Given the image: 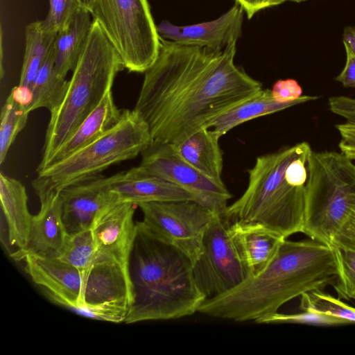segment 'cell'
Masks as SVG:
<instances>
[{"mask_svg": "<svg viewBox=\"0 0 355 355\" xmlns=\"http://www.w3.org/2000/svg\"><path fill=\"white\" fill-rule=\"evenodd\" d=\"M62 218L67 235L92 229L98 214L117 203L97 175L60 191Z\"/></svg>", "mask_w": 355, "mask_h": 355, "instance_id": "9a60e30c", "label": "cell"}, {"mask_svg": "<svg viewBox=\"0 0 355 355\" xmlns=\"http://www.w3.org/2000/svg\"><path fill=\"white\" fill-rule=\"evenodd\" d=\"M80 7L91 12L94 0H77Z\"/></svg>", "mask_w": 355, "mask_h": 355, "instance_id": "f35d334b", "label": "cell"}, {"mask_svg": "<svg viewBox=\"0 0 355 355\" xmlns=\"http://www.w3.org/2000/svg\"><path fill=\"white\" fill-rule=\"evenodd\" d=\"M243 10L236 3L218 18L189 26H177L167 20L157 25L161 38L192 46L218 51L241 36Z\"/></svg>", "mask_w": 355, "mask_h": 355, "instance_id": "7c38bea8", "label": "cell"}, {"mask_svg": "<svg viewBox=\"0 0 355 355\" xmlns=\"http://www.w3.org/2000/svg\"><path fill=\"white\" fill-rule=\"evenodd\" d=\"M318 98L317 96L305 95L293 101L280 103L272 98L270 89H262L254 96L216 117L210 123L209 128H213L222 137L234 127L251 119Z\"/></svg>", "mask_w": 355, "mask_h": 355, "instance_id": "7402d4cb", "label": "cell"}, {"mask_svg": "<svg viewBox=\"0 0 355 355\" xmlns=\"http://www.w3.org/2000/svg\"><path fill=\"white\" fill-rule=\"evenodd\" d=\"M105 188L116 202H165L194 200L197 197L189 191L159 178L138 172L135 167L112 176L103 178Z\"/></svg>", "mask_w": 355, "mask_h": 355, "instance_id": "2e32d148", "label": "cell"}, {"mask_svg": "<svg viewBox=\"0 0 355 355\" xmlns=\"http://www.w3.org/2000/svg\"><path fill=\"white\" fill-rule=\"evenodd\" d=\"M338 277L334 246L311 239H285L261 272L225 293L206 299L198 312L236 322H255L278 312L284 304L306 292L333 286Z\"/></svg>", "mask_w": 355, "mask_h": 355, "instance_id": "7a4b0ae2", "label": "cell"}, {"mask_svg": "<svg viewBox=\"0 0 355 355\" xmlns=\"http://www.w3.org/2000/svg\"><path fill=\"white\" fill-rule=\"evenodd\" d=\"M96 253L92 230L89 229L67 235L58 258L79 271L83 283L94 263Z\"/></svg>", "mask_w": 355, "mask_h": 355, "instance_id": "4316f807", "label": "cell"}, {"mask_svg": "<svg viewBox=\"0 0 355 355\" xmlns=\"http://www.w3.org/2000/svg\"><path fill=\"white\" fill-rule=\"evenodd\" d=\"M89 10L80 7L63 29L58 32L53 44L54 67L56 72L66 78L78 62L92 21Z\"/></svg>", "mask_w": 355, "mask_h": 355, "instance_id": "603a6c76", "label": "cell"}, {"mask_svg": "<svg viewBox=\"0 0 355 355\" xmlns=\"http://www.w3.org/2000/svg\"><path fill=\"white\" fill-rule=\"evenodd\" d=\"M236 41L215 51L160 37L134 108L148 126L151 144L180 143L263 89L236 65Z\"/></svg>", "mask_w": 355, "mask_h": 355, "instance_id": "6da1fadb", "label": "cell"}, {"mask_svg": "<svg viewBox=\"0 0 355 355\" xmlns=\"http://www.w3.org/2000/svg\"><path fill=\"white\" fill-rule=\"evenodd\" d=\"M300 309L340 318L355 323V308L349 306L340 300L322 290H313L300 295Z\"/></svg>", "mask_w": 355, "mask_h": 355, "instance_id": "83f0119b", "label": "cell"}, {"mask_svg": "<svg viewBox=\"0 0 355 355\" xmlns=\"http://www.w3.org/2000/svg\"><path fill=\"white\" fill-rule=\"evenodd\" d=\"M150 144L147 123L135 110H124L119 123L101 137L37 171L33 187L40 200L97 176L113 164L134 159Z\"/></svg>", "mask_w": 355, "mask_h": 355, "instance_id": "8992f818", "label": "cell"}, {"mask_svg": "<svg viewBox=\"0 0 355 355\" xmlns=\"http://www.w3.org/2000/svg\"><path fill=\"white\" fill-rule=\"evenodd\" d=\"M220 137L214 129L203 128L174 146L180 155L201 173L215 182L223 183Z\"/></svg>", "mask_w": 355, "mask_h": 355, "instance_id": "44dd1931", "label": "cell"}, {"mask_svg": "<svg viewBox=\"0 0 355 355\" xmlns=\"http://www.w3.org/2000/svg\"><path fill=\"white\" fill-rule=\"evenodd\" d=\"M49 10L42 29L47 33L57 34L69 23L77 10L80 8L77 0H49Z\"/></svg>", "mask_w": 355, "mask_h": 355, "instance_id": "4dcf8cb0", "label": "cell"}, {"mask_svg": "<svg viewBox=\"0 0 355 355\" xmlns=\"http://www.w3.org/2000/svg\"><path fill=\"white\" fill-rule=\"evenodd\" d=\"M338 277L333 285L340 298L355 300V251L335 247Z\"/></svg>", "mask_w": 355, "mask_h": 355, "instance_id": "f1b7e54d", "label": "cell"}, {"mask_svg": "<svg viewBox=\"0 0 355 355\" xmlns=\"http://www.w3.org/2000/svg\"><path fill=\"white\" fill-rule=\"evenodd\" d=\"M232 221L225 212H214L202 240L201 253L193 263L196 282L206 299L225 293L248 277L229 235Z\"/></svg>", "mask_w": 355, "mask_h": 355, "instance_id": "9c48e42d", "label": "cell"}, {"mask_svg": "<svg viewBox=\"0 0 355 355\" xmlns=\"http://www.w3.org/2000/svg\"><path fill=\"white\" fill-rule=\"evenodd\" d=\"M349 158L351 159L352 160H355V155H352V156L349 157Z\"/></svg>", "mask_w": 355, "mask_h": 355, "instance_id": "60d3db41", "label": "cell"}, {"mask_svg": "<svg viewBox=\"0 0 355 355\" xmlns=\"http://www.w3.org/2000/svg\"><path fill=\"white\" fill-rule=\"evenodd\" d=\"M329 110L342 116L346 122L355 124V98L345 96H331L328 101Z\"/></svg>", "mask_w": 355, "mask_h": 355, "instance_id": "836d02e7", "label": "cell"}, {"mask_svg": "<svg viewBox=\"0 0 355 355\" xmlns=\"http://www.w3.org/2000/svg\"><path fill=\"white\" fill-rule=\"evenodd\" d=\"M123 69L117 51L93 19L64 98L51 113L37 171L49 165L60 147L112 89L116 75Z\"/></svg>", "mask_w": 355, "mask_h": 355, "instance_id": "5b68a950", "label": "cell"}, {"mask_svg": "<svg viewBox=\"0 0 355 355\" xmlns=\"http://www.w3.org/2000/svg\"><path fill=\"white\" fill-rule=\"evenodd\" d=\"M21 260L32 280L51 301L74 312L80 307L82 279L75 267L58 257L26 254Z\"/></svg>", "mask_w": 355, "mask_h": 355, "instance_id": "5bb4252c", "label": "cell"}, {"mask_svg": "<svg viewBox=\"0 0 355 355\" xmlns=\"http://www.w3.org/2000/svg\"><path fill=\"white\" fill-rule=\"evenodd\" d=\"M229 235L248 277L257 275L268 266L285 239L261 225L237 220L232 222Z\"/></svg>", "mask_w": 355, "mask_h": 355, "instance_id": "ac0fdd59", "label": "cell"}, {"mask_svg": "<svg viewBox=\"0 0 355 355\" xmlns=\"http://www.w3.org/2000/svg\"><path fill=\"white\" fill-rule=\"evenodd\" d=\"M332 246L355 251V206L334 238Z\"/></svg>", "mask_w": 355, "mask_h": 355, "instance_id": "d6a6232c", "label": "cell"}, {"mask_svg": "<svg viewBox=\"0 0 355 355\" xmlns=\"http://www.w3.org/2000/svg\"><path fill=\"white\" fill-rule=\"evenodd\" d=\"M123 112L115 105L112 89L109 90L97 107L60 147L47 166L64 159L101 137L119 123Z\"/></svg>", "mask_w": 355, "mask_h": 355, "instance_id": "ffe728a7", "label": "cell"}, {"mask_svg": "<svg viewBox=\"0 0 355 355\" xmlns=\"http://www.w3.org/2000/svg\"><path fill=\"white\" fill-rule=\"evenodd\" d=\"M0 199L9 245L22 250L27 245L33 218L28 208L26 189L21 182L1 172Z\"/></svg>", "mask_w": 355, "mask_h": 355, "instance_id": "d6986e66", "label": "cell"}, {"mask_svg": "<svg viewBox=\"0 0 355 355\" xmlns=\"http://www.w3.org/2000/svg\"><path fill=\"white\" fill-rule=\"evenodd\" d=\"M56 35L45 32L42 21L31 22L26 26L25 52L19 83L13 89L28 106L31 84L52 49Z\"/></svg>", "mask_w": 355, "mask_h": 355, "instance_id": "cb8c5ba5", "label": "cell"}, {"mask_svg": "<svg viewBox=\"0 0 355 355\" xmlns=\"http://www.w3.org/2000/svg\"><path fill=\"white\" fill-rule=\"evenodd\" d=\"M130 275L133 302L127 324L189 316L206 300L196 282L191 260L142 221L136 222Z\"/></svg>", "mask_w": 355, "mask_h": 355, "instance_id": "3957f363", "label": "cell"}, {"mask_svg": "<svg viewBox=\"0 0 355 355\" xmlns=\"http://www.w3.org/2000/svg\"><path fill=\"white\" fill-rule=\"evenodd\" d=\"M343 153L311 151L302 232L332 246L334 238L355 206V164Z\"/></svg>", "mask_w": 355, "mask_h": 355, "instance_id": "52a82bcc", "label": "cell"}, {"mask_svg": "<svg viewBox=\"0 0 355 355\" xmlns=\"http://www.w3.org/2000/svg\"><path fill=\"white\" fill-rule=\"evenodd\" d=\"M291 1H293V2H296V3H301V2H304V1H306L307 0H290Z\"/></svg>", "mask_w": 355, "mask_h": 355, "instance_id": "ab89813d", "label": "cell"}, {"mask_svg": "<svg viewBox=\"0 0 355 355\" xmlns=\"http://www.w3.org/2000/svg\"><path fill=\"white\" fill-rule=\"evenodd\" d=\"M272 98L280 103L298 99L302 95V89L297 81L293 78L278 80L271 89Z\"/></svg>", "mask_w": 355, "mask_h": 355, "instance_id": "1f68e13d", "label": "cell"}, {"mask_svg": "<svg viewBox=\"0 0 355 355\" xmlns=\"http://www.w3.org/2000/svg\"><path fill=\"white\" fill-rule=\"evenodd\" d=\"M336 128L341 137L338 145L340 152L348 157L355 155V124L345 122Z\"/></svg>", "mask_w": 355, "mask_h": 355, "instance_id": "e575fe53", "label": "cell"}, {"mask_svg": "<svg viewBox=\"0 0 355 355\" xmlns=\"http://www.w3.org/2000/svg\"><path fill=\"white\" fill-rule=\"evenodd\" d=\"M40 200V210L33 216L26 247L11 254L16 260H21L26 254L59 257L64 245L67 234L62 218L60 191Z\"/></svg>", "mask_w": 355, "mask_h": 355, "instance_id": "e0dca14e", "label": "cell"}, {"mask_svg": "<svg viewBox=\"0 0 355 355\" xmlns=\"http://www.w3.org/2000/svg\"><path fill=\"white\" fill-rule=\"evenodd\" d=\"M290 0H235L247 15L249 19L261 11L268 8L279 6Z\"/></svg>", "mask_w": 355, "mask_h": 355, "instance_id": "8d00e7d4", "label": "cell"}, {"mask_svg": "<svg viewBox=\"0 0 355 355\" xmlns=\"http://www.w3.org/2000/svg\"><path fill=\"white\" fill-rule=\"evenodd\" d=\"M343 44H345L355 55V26H348L344 28Z\"/></svg>", "mask_w": 355, "mask_h": 355, "instance_id": "74e56055", "label": "cell"}, {"mask_svg": "<svg viewBox=\"0 0 355 355\" xmlns=\"http://www.w3.org/2000/svg\"><path fill=\"white\" fill-rule=\"evenodd\" d=\"M69 80L60 76L54 67L53 46L38 69L29 88L28 110L44 107L54 112L64 98Z\"/></svg>", "mask_w": 355, "mask_h": 355, "instance_id": "d4e9b609", "label": "cell"}, {"mask_svg": "<svg viewBox=\"0 0 355 355\" xmlns=\"http://www.w3.org/2000/svg\"><path fill=\"white\" fill-rule=\"evenodd\" d=\"M144 224L159 239L184 253L193 263L214 211L194 200L146 202L137 205Z\"/></svg>", "mask_w": 355, "mask_h": 355, "instance_id": "30bf717a", "label": "cell"}, {"mask_svg": "<svg viewBox=\"0 0 355 355\" xmlns=\"http://www.w3.org/2000/svg\"><path fill=\"white\" fill-rule=\"evenodd\" d=\"M139 173L152 175L183 188L214 212H225L232 194L224 183L215 182L195 168L178 153L173 144H151L141 153Z\"/></svg>", "mask_w": 355, "mask_h": 355, "instance_id": "8fae6325", "label": "cell"}, {"mask_svg": "<svg viewBox=\"0 0 355 355\" xmlns=\"http://www.w3.org/2000/svg\"><path fill=\"white\" fill-rule=\"evenodd\" d=\"M311 151L303 141L258 157L245 191L226 209L230 220L261 225L284 239L302 232Z\"/></svg>", "mask_w": 355, "mask_h": 355, "instance_id": "277c9868", "label": "cell"}, {"mask_svg": "<svg viewBox=\"0 0 355 355\" xmlns=\"http://www.w3.org/2000/svg\"><path fill=\"white\" fill-rule=\"evenodd\" d=\"M29 112L28 105L12 89L1 112L0 164H3L17 135L25 127Z\"/></svg>", "mask_w": 355, "mask_h": 355, "instance_id": "484cf974", "label": "cell"}, {"mask_svg": "<svg viewBox=\"0 0 355 355\" xmlns=\"http://www.w3.org/2000/svg\"><path fill=\"white\" fill-rule=\"evenodd\" d=\"M135 205L130 202L109 205L98 214L92 227L97 252L129 271L136 235Z\"/></svg>", "mask_w": 355, "mask_h": 355, "instance_id": "4fadbf2b", "label": "cell"}, {"mask_svg": "<svg viewBox=\"0 0 355 355\" xmlns=\"http://www.w3.org/2000/svg\"><path fill=\"white\" fill-rule=\"evenodd\" d=\"M259 324L295 323L320 326H336L350 324L345 319L311 311L284 314L278 312L262 317L255 321Z\"/></svg>", "mask_w": 355, "mask_h": 355, "instance_id": "f546056e", "label": "cell"}, {"mask_svg": "<svg viewBox=\"0 0 355 355\" xmlns=\"http://www.w3.org/2000/svg\"><path fill=\"white\" fill-rule=\"evenodd\" d=\"M130 72L144 73L155 62L160 36L148 0H94L90 12Z\"/></svg>", "mask_w": 355, "mask_h": 355, "instance_id": "ba28073f", "label": "cell"}, {"mask_svg": "<svg viewBox=\"0 0 355 355\" xmlns=\"http://www.w3.org/2000/svg\"><path fill=\"white\" fill-rule=\"evenodd\" d=\"M346 52V62L341 72L335 78L345 87L355 88V55L344 44Z\"/></svg>", "mask_w": 355, "mask_h": 355, "instance_id": "d590c367", "label": "cell"}]
</instances>
